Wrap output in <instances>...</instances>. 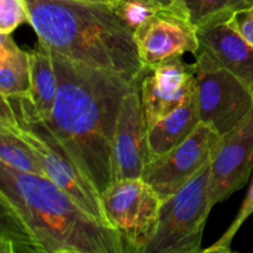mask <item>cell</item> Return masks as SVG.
Instances as JSON below:
<instances>
[{
	"mask_svg": "<svg viewBox=\"0 0 253 253\" xmlns=\"http://www.w3.org/2000/svg\"><path fill=\"white\" fill-rule=\"evenodd\" d=\"M0 252L126 253L123 237L46 177L0 163Z\"/></svg>",
	"mask_w": 253,
	"mask_h": 253,
	"instance_id": "1",
	"label": "cell"
},
{
	"mask_svg": "<svg viewBox=\"0 0 253 253\" xmlns=\"http://www.w3.org/2000/svg\"><path fill=\"white\" fill-rule=\"evenodd\" d=\"M51 56L58 91L51 118L44 121L101 195L114 182L113 141L121 104L138 79L130 81L53 52Z\"/></svg>",
	"mask_w": 253,
	"mask_h": 253,
	"instance_id": "2",
	"label": "cell"
},
{
	"mask_svg": "<svg viewBox=\"0 0 253 253\" xmlns=\"http://www.w3.org/2000/svg\"><path fill=\"white\" fill-rule=\"evenodd\" d=\"M39 46L71 61L137 81L143 71L135 34L113 2L25 0Z\"/></svg>",
	"mask_w": 253,
	"mask_h": 253,
	"instance_id": "3",
	"label": "cell"
},
{
	"mask_svg": "<svg viewBox=\"0 0 253 253\" xmlns=\"http://www.w3.org/2000/svg\"><path fill=\"white\" fill-rule=\"evenodd\" d=\"M0 126L11 131L31 147L41 161L48 179L63 189L88 214L110 226L104 214L100 193L77 167L46 121L35 118L15 96L1 98Z\"/></svg>",
	"mask_w": 253,
	"mask_h": 253,
	"instance_id": "4",
	"label": "cell"
},
{
	"mask_svg": "<svg viewBox=\"0 0 253 253\" xmlns=\"http://www.w3.org/2000/svg\"><path fill=\"white\" fill-rule=\"evenodd\" d=\"M209 178L210 161L172 197L162 200L157 230L143 253L203 251V232L212 209Z\"/></svg>",
	"mask_w": 253,
	"mask_h": 253,
	"instance_id": "5",
	"label": "cell"
},
{
	"mask_svg": "<svg viewBox=\"0 0 253 253\" xmlns=\"http://www.w3.org/2000/svg\"><path fill=\"white\" fill-rule=\"evenodd\" d=\"M109 225L120 234L126 253H143L155 236L162 200L142 178L116 180L101 193Z\"/></svg>",
	"mask_w": 253,
	"mask_h": 253,
	"instance_id": "6",
	"label": "cell"
},
{
	"mask_svg": "<svg viewBox=\"0 0 253 253\" xmlns=\"http://www.w3.org/2000/svg\"><path fill=\"white\" fill-rule=\"evenodd\" d=\"M195 81L200 121L219 135L231 130L253 108V93L208 54H195Z\"/></svg>",
	"mask_w": 253,
	"mask_h": 253,
	"instance_id": "7",
	"label": "cell"
},
{
	"mask_svg": "<svg viewBox=\"0 0 253 253\" xmlns=\"http://www.w3.org/2000/svg\"><path fill=\"white\" fill-rule=\"evenodd\" d=\"M143 68L184 53L199 51L198 27L175 0L157 2L152 14L135 31Z\"/></svg>",
	"mask_w": 253,
	"mask_h": 253,
	"instance_id": "8",
	"label": "cell"
},
{
	"mask_svg": "<svg viewBox=\"0 0 253 253\" xmlns=\"http://www.w3.org/2000/svg\"><path fill=\"white\" fill-rule=\"evenodd\" d=\"M220 136L211 126L200 123L180 145L163 155L148 157L141 178L161 200L172 197L209 162Z\"/></svg>",
	"mask_w": 253,
	"mask_h": 253,
	"instance_id": "9",
	"label": "cell"
},
{
	"mask_svg": "<svg viewBox=\"0 0 253 253\" xmlns=\"http://www.w3.org/2000/svg\"><path fill=\"white\" fill-rule=\"evenodd\" d=\"M253 169V108L220 136L210 160L209 198L214 208L242 189Z\"/></svg>",
	"mask_w": 253,
	"mask_h": 253,
	"instance_id": "10",
	"label": "cell"
},
{
	"mask_svg": "<svg viewBox=\"0 0 253 253\" xmlns=\"http://www.w3.org/2000/svg\"><path fill=\"white\" fill-rule=\"evenodd\" d=\"M195 90V63H187L182 56L143 68L138 91L147 128L183 105Z\"/></svg>",
	"mask_w": 253,
	"mask_h": 253,
	"instance_id": "11",
	"label": "cell"
},
{
	"mask_svg": "<svg viewBox=\"0 0 253 253\" xmlns=\"http://www.w3.org/2000/svg\"><path fill=\"white\" fill-rule=\"evenodd\" d=\"M148 156V128L137 82L124 98L116 123L113 141L114 182L142 177Z\"/></svg>",
	"mask_w": 253,
	"mask_h": 253,
	"instance_id": "12",
	"label": "cell"
},
{
	"mask_svg": "<svg viewBox=\"0 0 253 253\" xmlns=\"http://www.w3.org/2000/svg\"><path fill=\"white\" fill-rule=\"evenodd\" d=\"M231 15L198 27V52L208 54L217 66L231 72L253 93V46L229 24Z\"/></svg>",
	"mask_w": 253,
	"mask_h": 253,
	"instance_id": "13",
	"label": "cell"
},
{
	"mask_svg": "<svg viewBox=\"0 0 253 253\" xmlns=\"http://www.w3.org/2000/svg\"><path fill=\"white\" fill-rule=\"evenodd\" d=\"M30 53L31 86L27 96H16L30 114L41 120H48L56 103L58 81L54 71L53 59L48 49L40 46ZM15 98V96H14Z\"/></svg>",
	"mask_w": 253,
	"mask_h": 253,
	"instance_id": "14",
	"label": "cell"
},
{
	"mask_svg": "<svg viewBox=\"0 0 253 253\" xmlns=\"http://www.w3.org/2000/svg\"><path fill=\"white\" fill-rule=\"evenodd\" d=\"M200 123L202 121L195 93L183 105L148 128V157L163 155L180 145L192 135Z\"/></svg>",
	"mask_w": 253,
	"mask_h": 253,
	"instance_id": "15",
	"label": "cell"
},
{
	"mask_svg": "<svg viewBox=\"0 0 253 253\" xmlns=\"http://www.w3.org/2000/svg\"><path fill=\"white\" fill-rule=\"evenodd\" d=\"M31 86L30 53L22 51L11 34H0V95L27 96Z\"/></svg>",
	"mask_w": 253,
	"mask_h": 253,
	"instance_id": "16",
	"label": "cell"
},
{
	"mask_svg": "<svg viewBox=\"0 0 253 253\" xmlns=\"http://www.w3.org/2000/svg\"><path fill=\"white\" fill-rule=\"evenodd\" d=\"M0 163L19 172L46 177V170L27 143L0 126Z\"/></svg>",
	"mask_w": 253,
	"mask_h": 253,
	"instance_id": "17",
	"label": "cell"
},
{
	"mask_svg": "<svg viewBox=\"0 0 253 253\" xmlns=\"http://www.w3.org/2000/svg\"><path fill=\"white\" fill-rule=\"evenodd\" d=\"M168 0H157L165 2ZM184 9L189 19L197 27L224 15H231L246 7L245 0H175Z\"/></svg>",
	"mask_w": 253,
	"mask_h": 253,
	"instance_id": "18",
	"label": "cell"
},
{
	"mask_svg": "<svg viewBox=\"0 0 253 253\" xmlns=\"http://www.w3.org/2000/svg\"><path fill=\"white\" fill-rule=\"evenodd\" d=\"M253 214V182L250 187L249 193H247L246 199L242 203V207L240 209V211L237 212L236 217L232 221V224L230 225L229 229L225 231V234L217 240L215 244H212L211 246L208 247V249L203 250L202 252L205 253H230L231 252V244L232 240L235 239L236 234L239 232V230L241 229L242 225L245 224L247 219Z\"/></svg>",
	"mask_w": 253,
	"mask_h": 253,
	"instance_id": "19",
	"label": "cell"
},
{
	"mask_svg": "<svg viewBox=\"0 0 253 253\" xmlns=\"http://www.w3.org/2000/svg\"><path fill=\"white\" fill-rule=\"evenodd\" d=\"M156 5H157V2L150 4V2L140 1V0H116V1H113L115 11L124 20V22L132 30L133 34L141 26V24L152 14Z\"/></svg>",
	"mask_w": 253,
	"mask_h": 253,
	"instance_id": "20",
	"label": "cell"
},
{
	"mask_svg": "<svg viewBox=\"0 0 253 253\" xmlns=\"http://www.w3.org/2000/svg\"><path fill=\"white\" fill-rule=\"evenodd\" d=\"M22 24H29L25 0H0V34H11Z\"/></svg>",
	"mask_w": 253,
	"mask_h": 253,
	"instance_id": "21",
	"label": "cell"
},
{
	"mask_svg": "<svg viewBox=\"0 0 253 253\" xmlns=\"http://www.w3.org/2000/svg\"><path fill=\"white\" fill-rule=\"evenodd\" d=\"M229 24L253 46V4L235 11L230 16Z\"/></svg>",
	"mask_w": 253,
	"mask_h": 253,
	"instance_id": "22",
	"label": "cell"
},
{
	"mask_svg": "<svg viewBox=\"0 0 253 253\" xmlns=\"http://www.w3.org/2000/svg\"><path fill=\"white\" fill-rule=\"evenodd\" d=\"M83 1H93V2H113V0H83Z\"/></svg>",
	"mask_w": 253,
	"mask_h": 253,
	"instance_id": "23",
	"label": "cell"
},
{
	"mask_svg": "<svg viewBox=\"0 0 253 253\" xmlns=\"http://www.w3.org/2000/svg\"><path fill=\"white\" fill-rule=\"evenodd\" d=\"M140 1H145V2H150V4H156L157 0H140Z\"/></svg>",
	"mask_w": 253,
	"mask_h": 253,
	"instance_id": "24",
	"label": "cell"
},
{
	"mask_svg": "<svg viewBox=\"0 0 253 253\" xmlns=\"http://www.w3.org/2000/svg\"><path fill=\"white\" fill-rule=\"evenodd\" d=\"M245 1H246V4H247V5H251V4H253V0H245Z\"/></svg>",
	"mask_w": 253,
	"mask_h": 253,
	"instance_id": "25",
	"label": "cell"
},
{
	"mask_svg": "<svg viewBox=\"0 0 253 253\" xmlns=\"http://www.w3.org/2000/svg\"><path fill=\"white\" fill-rule=\"evenodd\" d=\"M113 1H116V0H113Z\"/></svg>",
	"mask_w": 253,
	"mask_h": 253,
	"instance_id": "26",
	"label": "cell"
}]
</instances>
